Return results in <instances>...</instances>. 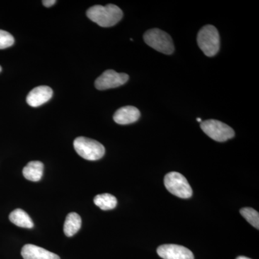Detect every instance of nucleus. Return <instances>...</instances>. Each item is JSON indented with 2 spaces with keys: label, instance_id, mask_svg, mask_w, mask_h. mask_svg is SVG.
Masks as SVG:
<instances>
[{
  "label": "nucleus",
  "instance_id": "1",
  "mask_svg": "<svg viewBox=\"0 0 259 259\" xmlns=\"http://www.w3.org/2000/svg\"><path fill=\"white\" fill-rule=\"evenodd\" d=\"M87 16L100 26L109 28L120 22L123 13L120 8L115 5L109 4L106 6L95 5L89 8Z\"/></svg>",
  "mask_w": 259,
  "mask_h": 259
},
{
  "label": "nucleus",
  "instance_id": "2",
  "mask_svg": "<svg viewBox=\"0 0 259 259\" xmlns=\"http://www.w3.org/2000/svg\"><path fill=\"white\" fill-rule=\"evenodd\" d=\"M75 151L81 157L89 161H97L103 157L105 148L103 145L95 140L88 138L78 137L74 140Z\"/></svg>",
  "mask_w": 259,
  "mask_h": 259
},
{
  "label": "nucleus",
  "instance_id": "3",
  "mask_svg": "<svg viewBox=\"0 0 259 259\" xmlns=\"http://www.w3.org/2000/svg\"><path fill=\"white\" fill-rule=\"evenodd\" d=\"M197 44L206 56L211 57L220 49V35L217 28L207 25L201 29L197 35Z\"/></svg>",
  "mask_w": 259,
  "mask_h": 259
},
{
  "label": "nucleus",
  "instance_id": "4",
  "mask_svg": "<svg viewBox=\"0 0 259 259\" xmlns=\"http://www.w3.org/2000/svg\"><path fill=\"white\" fill-rule=\"evenodd\" d=\"M144 37L146 44L158 52L171 54L175 51V46L171 36L160 29L148 30L144 34Z\"/></svg>",
  "mask_w": 259,
  "mask_h": 259
},
{
  "label": "nucleus",
  "instance_id": "5",
  "mask_svg": "<svg viewBox=\"0 0 259 259\" xmlns=\"http://www.w3.org/2000/svg\"><path fill=\"white\" fill-rule=\"evenodd\" d=\"M164 185L170 193L180 198L188 199L192 196V189L188 181L179 172L167 174L164 177Z\"/></svg>",
  "mask_w": 259,
  "mask_h": 259
},
{
  "label": "nucleus",
  "instance_id": "6",
  "mask_svg": "<svg viewBox=\"0 0 259 259\" xmlns=\"http://www.w3.org/2000/svg\"><path fill=\"white\" fill-rule=\"evenodd\" d=\"M200 127L204 134L218 142H224L235 136L233 128L221 121L205 120L201 122Z\"/></svg>",
  "mask_w": 259,
  "mask_h": 259
},
{
  "label": "nucleus",
  "instance_id": "7",
  "mask_svg": "<svg viewBox=\"0 0 259 259\" xmlns=\"http://www.w3.org/2000/svg\"><path fill=\"white\" fill-rule=\"evenodd\" d=\"M129 76L125 73L116 72L114 70H107L95 81V88L99 90L118 88L127 82Z\"/></svg>",
  "mask_w": 259,
  "mask_h": 259
},
{
  "label": "nucleus",
  "instance_id": "8",
  "mask_svg": "<svg viewBox=\"0 0 259 259\" xmlns=\"http://www.w3.org/2000/svg\"><path fill=\"white\" fill-rule=\"evenodd\" d=\"M157 253L163 259H194L193 253L190 249L180 245H160Z\"/></svg>",
  "mask_w": 259,
  "mask_h": 259
},
{
  "label": "nucleus",
  "instance_id": "9",
  "mask_svg": "<svg viewBox=\"0 0 259 259\" xmlns=\"http://www.w3.org/2000/svg\"><path fill=\"white\" fill-rule=\"evenodd\" d=\"M52 96V89L48 86H39L29 93L26 101L30 107H37L49 101Z\"/></svg>",
  "mask_w": 259,
  "mask_h": 259
},
{
  "label": "nucleus",
  "instance_id": "10",
  "mask_svg": "<svg viewBox=\"0 0 259 259\" xmlns=\"http://www.w3.org/2000/svg\"><path fill=\"white\" fill-rule=\"evenodd\" d=\"M140 116L141 113L136 107L125 106L115 112L113 119L116 123L119 125H128L139 120Z\"/></svg>",
  "mask_w": 259,
  "mask_h": 259
},
{
  "label": "nucleus",
  "instance_id": "11",
  "mask_svg": "<svg viewBox=\"0 0 259 259\" xmlns=\"http://www.w3.org/2000/svg\"><path fill=\"white\" fill-rule=\"evenodd\" d=\"M21 255L24 259H60L55 253L32 244L24 245Z\"/></svg>",
  "mask_w": 259,
  "mask_h": 259
},
{
  "label": "nucleus",
  "instance_id": "12",
  "mask_svg": "<svg viewBox=\"0 0 259 259\" xmlns=\"http://www.w3.org/2000/svg\"><path fill=\"white\" fill-rule=\"evenodd\" d=\"M44 163L38 161L29 162L24 167L23 176L26 180L31 182H38L41 180L44 174Z\"/></svg>",
  "mask_w": 259,
  "mask_h": 259
},
{
  "label": "nucleus",
  "instance_id": "13",
  "mask_svg": "<svg viewBox=\"0 0 259 259\" xmlns=\"http://www.w3.org/2000/svg\"><path fill=\"white\" fill-rule=\"evenodd\" d=\"M10 221L15 226L23 228H33L34 223L28 213L21 209H16L10 213Z\"/></svg>",
  "mask_w": 259,
  "mask_h": 259
},
{
  "label": "nucleus",
  "instance_id": "14",
  "mask_svg": "<svg viewBox=\"0 0 259 259\" xmlns=\"http://www.w3.org/2000/svg\"><path fill=\"white\" fill-rule=\"evenodd\" d=\"M81 226V219L79 214L71 212L66 218L64 226L65 235L68 237L74 236L79 231Z\"/></svg>",
  "mask_w": 259,
  "mask_h": 259
},
{
  "label": "nucleus",
  "instance_id": "15",
  "mask_svg": "<svg viewBox=\"0 0 259 259\" xmlns=\"http://www.w3.org/2000/svg\"><path fill=\"white\" fill-rule=\"evenodd\" d=\"M95 205L102 210H110L117 206V200L115 196L108 193L98 194L94 199Z\"/></svg>",
  "mask_w": 259,
  "mask_h": 259
},
{
  "label": "nucleus",
  "instance_id": "16",
  "mask_svg": "<svg viewBox=\"0 0 259 259\" xmlns=\"http://www.w3.org/2000/svg\"><path fill=\"white\" fill-rule=\"evenodd\" d=\"M240 212L251 226L257 230L259 229V214L256 210L250 207H244L240 210Z\"/></svg>",
  "mask_w": 259,
  "mask_h": 259
},
{
  "label": "nucleus",
  "instance_id": "17",
  "mask_svg": "<svg viewBox=\"0 0 259 259\" xmlns=\"http://www.w3.org/2000/svg\"><path fill=\"white\" fill-rule=\"evenodd\" d=\"M14 37L10 32L0 30V49H8L14 44Z\"/></svg>",
  "mask_w": 259,
  "mask_h": 259
},
{
  "label": "nucleus",
  "instance_id": "18",
  "mask_svg": "<svg viewBox=\"0 0 259 259\" xmlns=\"http://www.w3.org/2000/svg\"><path fill=\"white\" fill-rule=\"evenodd\" d=\"M56 3V0H44V1L42 2V5L47 7V8H50V7L55 5Z\"/></svg>",
  "mask_w": 259,
  "mask_h": 259
},
{
  "label": "nucleus",
  "instance_id": "19",
  "mask_svg": "<svg viewBox=\"0 0 259 259\" xmlns=\"http://www.w3.org/2000/svg\"><path fill=\"white\" fill-rule=\"evenodd\" d=\"M236 259H251L245 256H238Z\"/></svg>",
  "mask_w": 259,
  "mask_h": 259
},
{
  "label": "nucleus",
  "instance_id": "20",
  "mask_svg": "<svg viewBox=\"0 0 259 259\" xmlns=\"http://www.w3.org/2000/svg\"><path fill=\"white\" fill-rule=\"evenodd\" d=\"M197 120L198 121V122H202V120H201V118H199V117L197 119Z\"/></svg>",
  "mask_w": 259,
  "mask_h": 259
},
{
  "label": "nucleus",
  "instance_id": "21",
  "mask_svg": "<svg viewBox=\"0 0 259 259\" xmlns=\"http://www.w3.org/2000/svg\"><path fill=\"white\" fill-rule=\"evenodd\" d=\"M1 71H2V66H0V72H1Z\"/></svg>",
  "mask_w": 259,
  "mask_h": 259
}]
</instances>
